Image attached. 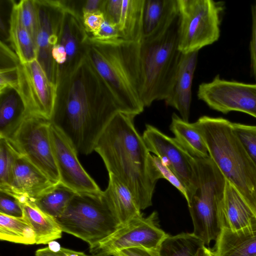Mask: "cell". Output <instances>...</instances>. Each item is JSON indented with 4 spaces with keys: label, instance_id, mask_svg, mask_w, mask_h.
Wrapping results in <instances>:
<instances>
[{
    "label": "cell",
    "instance_id": "obj_37",
    "mask_svg": "<svg viewBox=\"0 0 256 256\" xmlns=\"http://www.w3.org/2000/svg\"><path fill=\"white\" fill-rule=\"evenodd\" d=\"M122 0H105L102 14L108 22L117 26L121 15Z\"/></svg>",
    "mask_w": 256,
    "mask_h": 256
},
{
    "label": "cell",
    "instance_id": "obj_44",
    "mask_svg": "<svg viewBox=\"0 0 256 256\" xmlns=\"http://www.w3.org/2000/svg\"><path fill=\"white\" fill-rule=\"evenodd\" d=\"M50 250L54 252H58L61 248L60 244L56 241H52L48 244V246Z\"/></svg>",
    "mask_w": 256,
    "mask_h": 256
},
{
    "label": "cell",
    "instance_id": "obj_25",
    "mask_svg": "<svg viewBox=\"0 0 256 256\" xmlns=\"http://www.w3.org/2000/svg\"><path fill=\"white\" fill-rule=\"evenodd\" d=\"M27 116L15 90H8L0 94V138L10 137Z\"/></svg>",
    "mask_w": 256,
    "mask_h": 256
},
{
    "label": "cell",
    "instance_id": "obj_41",
    "mask_svg": "<svg viewBox=\"0 0 256 256\" xmlns=\"http://www.w3.org/2000/svg\"><path fill=\"white\" fill-rule=\"evenodd\" d=\"M113 256H161L158 249H150L143 247L128 248L114 254Z\"/></svg>",
    "mask_w": 256,
    "mask_h": 256
},
{
    "label": "cell",
    "instance_id": "obj_15",
    "mask_svg": "<svg viewBox=\"0 0 256 256\" xmlns=\"http://www.w3.org/2000/svg\"><path fill=\"white\" fill-rule=\"evenodd\" d=\"M50 138L60 182L76 192H98L102 190L84 168L78 152L66 135L51 124Z\"/></svg>",
    "mask_w": 256,
    "mask_h": 256
},
{
    "label": "cell",
    "instance_id": "obj_38",
    "mask_svg": "<svg viewBox=\"0 0 256 256\" xmlns=\"http://www.w3.org/2000/svg\"><path fill=\"white\" fill-rule=\"evenodd\" d=\"M82 22L86 30L91 36L95 34L100 28L105 19L102 12L83 13Z\"/></svg>",
    "mask_w": 256,
    "mask_h": 256
},
{
    "label": "cell",
    "instance_id": "obj_1",
    "mask_svg": "<svg viewBox=\"0 0 256 256\" xmlns=\"http://www.w3.org/2000/svg\"><path fill=\"white\" fill-rule=\"evenodd\" d=\"M122 109L84 56L56 86L51 123L71 142L78 154L88 155L108 124Z\"/></svg>",
    "mask_w": 256,
    "mask_h": 256
},
{
    "label": "cell",
    "instance_id": "obj_42",
    "mask_svg": "<svg viewBox=\"0 0 256 256\" xmlns=\"http://www.w3.org/2000/svg\"><path fill=\"white\" fill-rule=\"evenodd\" d=\"M251 66L253 75L256 80V10H252V38L250 42Z\"/></svg>",
    "mask_w": 256,
    "mask_h": 256
},
{
    "label": "cell",
    "instance_id": "obj_24",
    "mask_svg": "<svg viewBox=\"0 0 256 256\" xmlns=\"http://www.w3.org/2000/svg\"><path fill=\"white\" fill-rule=\"evenodd\" d=\"M145 0H122L121 15L116 26L120 38L141 42Z\"/></svg>",
    "mask_w": 256,
    "mask_h": 256
},
{
    "label": "cell",
    "instance_id": "obj_33",
    "mask_svg": "<svg viewBox=\"0 0 256 256\" xmlns=\"http://www.w3.org/2000/svg\"><path fill=\"white\" fill-rule=\"evenodd\" d=\"M151 164L154 180L156 182L160 178L166 180L180 192L188 202V196L187 190L172 170L164 164L160 158L155 155L152 154Z\"/></svg>",
    "mask_w": 256,
    "mask_h": 256
},
{
    "label": "cell",
    "instance_id": "obj_40",
    "mask_svg": "<svg viewBox=\"0 0 256 256\" xmlns=\"http://www.w3.org/2000/svg\"><path fill=\"white\" fill-rule=\"evenodd\" d=\"M35 256H89L81 252L76 251L62 247L56 252L52 251L47 246L38 249L35 252Z\"/></svg>",
    "mask_w": 256,
    "mask_h": 256
},
{
    "label": "cell",
    "instance_id": "obj_47",
    "mask_svg": "<svg viewBox=\"0 0 256 256\" xmlns=\"http://www.w3.org/2000/svg\"><path fill=\"white\" fill-rule=\"evenodd\" d=\"M255 256H256V255Z\"/></svg>",
    "mask_w": 256,
    "mask_h": 256
},
{
    "label": "cell",
    "instance_id": "obj_36",
    "mask_svg": "<svg viewBox=\"0 0 256 256\" xmlns=\"http://www.w3.org/2000/svg\"><path fill=\"white\" fill-rule=\"evenodd\" d=\"M17 64L0 66V94L11 89L16 90L17 86Z\"/></svg>",
    "mask_w": 256,
    "mask_h": 256
},
{
    "label": "cell",
    "instance_id": "obj_23",
    "mask_svg": "<svg viewBox=\"0 0 256 256\" xmlns=\"http://www.w3.org/2000/svg\"><path fill=\"white\" fill-rule=\"evenodd\" d=\"M23 216L30 222L36 237V244H46L61 238L62 228L56 219L30 201L21 204Z\"/></svg>",
    "mask_w": 256,
    "mask_h": 256
},
{
    "label": "cell",
    "instance_id": "obj_29",
    "mask_svg": "<svg viewBox=\"0 0 256 256\" xmlns=\"http://www.w3.org/2000/svg\"><path fill=\"white\" fill-rule=\"evenodd\" d=\"M0 240L23 244H36L34 231L24 217L0 213Z\"/></svg>",
    "mask_w": 256,
    "mask_h": 256
},
{
    "label": "cell",
    "instance_id": "obj_14",
    "mask_svg": "<svg viewBox=\"0 0 256 256\" xmlns=\"http://www.w3.org/2000/svg\"><path fill=\"white\" fill-rule=\"evenodd\" d=\"M142 137L149 152L160 158L180 179L189 198L196 180V158L174 138L168 136L152 125H146Z\"/></svg>",
    "mask_w": 256,
    "mask_h": 256
},
{
    "label": "cell",
    "instance_id": "obj_21",
    "mask_svg": "<svg viewBox=\"0 0 256 256\" xmlns=\"http://www.w3.org/2000/svg\"><path fill=\"white\" fill-rule=\"evenodd\" d=\"M215 242L212 249L215 256H255L256 220L239 230L221 229Z\"/></svg>",
    "mask_w": 256,
    "mask_h": 256
},
{
    "label": "cell",
    "instance_id": "obj_4",
    "mask_svg": "<svg viewBox=\"0 0 256 256\" xmlns=\"http://www.w3.org/2000/svg\"><path fill=\"white\" fill-rule=\"evenodd\" d=\"M194 124L210 158L256 214V165L235 134L232 122L204 116Z\"/></svg>",
    "mask_w": 256,
    "mask_h": 256
},
{
    "label": "cell",
    "instance_id": "obj_32",
    "mask_svg": "<svg viewBox=\"0 0 256 256\" xmlns=\"http://www.w3.org/2000/svg\"><path fill=\"white\" fill-rule=\"evenodd\" d=\"M12 2V7L15 10L20 23L28 31L36 45L38 17L36 0H22L18 2L14 1Z\"/></svg>",
    "mask_w": 256,
    "mask_h": 256
},
{
    "label": "cell",
    "instance_id": "obj_46",
    "mask_svg": "<svg viewBox=\"0 0 256 256\" xmlns=\"http://www.w3.org/2000/svg\"><path fill=\"white\" fill-rule=\"evenodd\" d=\"M255 8H256V5Z\"/></svg>",
    "mask_w": 256,
    "mask_h": 256
},
{
    "label": "cell",
    "instance_id": "obj_43",
    "mask_svg": "<svg viewBox=\"0 0 256 256\" xmlns=\"http://www.w3.org/2000/svg\"><path fill=\"white\" fill-rule=\"evenodd\" d=\"M105 0H88L84 2L82 7V12H102Z\"/></svg>",
    "mask_w": 256,
    "mask_h": 256
},
{
    "label": "cell",
    "instance_id": "obj_35",
    "mask_svg": "<svg viewBox=\"0 0 256 256\" xmlns=\"http://www.w3.org/2000/svg\"><path fill=\"white\" fill-rule=\"evenodd\" d=\"M0 213L14 217L23 216L22 208L18 200L2 192H0Z\"/></svg>",
    "mask_w": 256,
    "mask_h": 256
},
{
    "label": "cell",
    "instance_id": "obj_28",
    "mask_svg": "<svg viewBox=\"0 0 256 256\" xmlns=\"http://www.w3.org/2000/svg\"><path fill=\"white\" fill-rule=\"evenodd\" d=\"M205 244L193 232L168 236L158 248L161 256H202Z\"/></svg>",
    "mask_w": 256,
    "mask_h": 256
},
{
    "label": "cell",
    "instance_id": "obj_6",
    "mask_svg": "<svg viewBox=\"0 0 256 256\" xmlns=\"http://www.w3.org/2000/svg\"><path fill=\"white\" fill-rule=\"evenodd\" d=\"M196 158V180L187 202L193 233L206 246L220 231L218 213L224 200L226 180L210 158Z\"/></svg>",
    "mask_w": 256,
    "mask_h": 256
},
{
    "label": "cell",
    "instance_id": "obj_17",
    "mask_svg": "<svg viewBox=\"0 0 256 256\" xmlns=\"http://www.w3.org/2000/svg\"><path fill=\"white\" fill-rule=\"evenodd\" d=\"M56 184L38 168L19 154L16 160L11 184L2 192L14 196L20 204H22L28 200L33 202Z\"/></svg>",
    "mask_w": 256,
    "mask_h": 256
},
{
    "label": "cell",
    "instance_id": "obj_45",
    "mask_svg": "<svg viewBox=\"0 0 256 256\" xmlns=\"http://www.w3.org/2000/svg\"><path fill=\"white\" fill-rule=\"evenodd\" d=\"M202 256H215V255L212 249L205 246Z\"/></svg>",
    "mask_w": 256,
    "mask_h": 256
},
{
    "label": "cell",
    "instance_id": "obj_22",
    "mask_svg": "<svg viewBox=\"0 0 256 256\" xmlns=\"http://www.w3.org/2000/svg\"><path fill=\"white\" fill-rule=\"evenodd\" d=\"M104 194L116 218L122 225L132 219L142 215L132 192L124 183L112 174Z\"/></svg>",
    "mask_w": 256,
    "mask_h": 256
},
{
    "label": "cell",
    "instance_id": "obj_7",
    "mask_svg": "<svg viewBox=\"0 0 256 256\" xmlns=\"http://www.w3.org/2000/svg\"><path fill=\"white\" fill-rule=\"evenodd\" d=\"M56 220L63 232L73 235L92 247L114 232L122 224L104 194L76 192Z\"/></svg>",
    "mask_w": 256,
    "mask_h": 256
},
{
    "label": "cell",
    "instance_id": "obj_10",
    "mask_svg": "<svg viewBox=\"0 0 256 256\" xmlns=\"http://www.w3.org/2000/svg\"><path fill=\"white\" fill-rule=\"evenodd\" d=\"M158 224V214L152 212L147 217L142 214L122 225L114 232L90 248L91 256H113L122 250L143 247L158 249L168 236Z\"/></svg>",
    "mask_w": 256,
    "mask_h": 256
},
{
    "label": "cell",
    "instance_id": "obj_8",
    "mask_svg": "<svg viewBox=\"0 0 256 256\" xmlns=\"http://www.w3.org/2000/svg\"><path fill=\"white\" fill-rule=\"evenodd\" d=\"M178 48L182 54L198 52L218 40L222 6L212 0H177Z\"/></svg>",
    "mask_w": 256,
    "mask_h": 256
},
{
    "label": "cell",
    "instance_id": "obj_30",
    "mask_svg": "<svg viewBox=\"0 0 256 256\" xmlns=\"http://www.w3.org/2000/svg\"><path fill=\"white\" fill-rule=\"evenodd\" d=\"M76 193L59 182L32 202L56 219L62 214Z\"/></svg>",
    "mask_w": 256,
    "mask_h": 256
},
{
    "label": "cell",
    "instance_id": "obj_11",
    "mask_svg": "<svg viewBox=\"0 0 256 256\" xmlns=\"http://www.w3.org/2000/svg\"><path fill=\"white\" fill-rule=\"evenodd\" d=\"M16 89L27 115L41 116L50 120L56 96V86L52 82L38 62H32L17 65Z\"/></svg>",
    "mask_w": 256,
    "mask_h": 256
},
{
    "label": "cell",
    "instance_id": "obj_27",
    "mask_svg": "<svg viewBox=\"0 0 256 256\" xmlns=\"http://www.w3.org/2000/svg\"><path fill=\"white\" fill-rule=\"evenodd\" d=\"M8 40L20 63L24 64L36 59V46L28 31L20 23L15 10L12 6Z\"/></svg>",
    "mask_w": 256,
    "mask_h": 256
},
{
    "label": "cell",
    "instance_id": "obj_5",
    "mask_svg": "<svg viewBox=\"0 0 256 256\" xmlns=\"http://www.w3.org/2000/svg\"><path fill=\"white\" fill-rule=\"evenodd\" d=\"M178 14L164 33L140 43L144 108L156 100L166 101L172 94L182 54L178 48Z\"/></svg>",
    "mask_w": 256,
    "mask_h": 256
},
{
    "label": "cell",
    "instance_id": "obj_3",
    "mask_svg": "<svg viewBox=\"0 0 256 256\" xmlns=\"http://www.w3.org/2000/svg\"><path fill=\"white\" fill-rule=\"evenodd\" d=\"M140 43L121 38L98 40L90 35L86 44L85 56L122 112L134 116L144 108Z\"/></svg>",
    "mask_w": 256,
    "mask_h": 256
},
{
    "label": "cell",
    "instance_id": "obj_31",
    "mask_svg": "<svg viewBox=\"0 0 256 256\" xmlns=\"http://www.w3.org/2000/svg\"><path fill=\"white\" fill-rule=\"evenodd\" d=\"M19 154L8 139L0 138V191L4 192L10 188L16 160Z\"/></svg>",
    "mask_w": 256,
    "mask_h": 256
},
{
    "label": "cell",
    "instance_id": "obj_20",
    "mask_svg": "<svg viewBox=\"0 0 256 256\" xmlns=\"http://www.w3.org/2000/svg\"><path fill=\"white\" fill-rule=\"evenodd\" d=\"M178 16L177 0H145L142 40H152L164 33Z\"/></svg>",
    "mask_w": 256,
    "mask_h": 256
},
{
    "label": "cell",
    "instance_id": "obj_26",
    "mask_svg": "<svg viewBox=\"0 0 256 256\" xmlns=\"http://www.w3.org/2000/svg\"><path fill=\"white\" fill-rule=\"evenodd\" d=\"M170 130L177 142L192 156L196 158L209 157L204 140L194 123L186 122L174 113Z\"/></svg>",
    "mask_w": 256,
    "mask_h": 256
},
{
    "label": "cell",
    "instance_id": "obj_12",
    "mask_svg": "<svg viewBox=\"0 0 256 256\" xmlns=\"http://www.w3.org/2000/svg\"><path fill=\"white\" fill-rule=\"evenodd\" d=\"M66 1V8L56 44L52 50L58 82L70 73L85 56L90 34L84 26L81 14Z\"/></svg>",
    "mask_w": 256,
    "mask_h": 256
},
{
    "label": "cell",
    "instance_id": "obj_39",
    "mask_svg": "<svg viewBox=\"0 0 256 256\" xmlns=\"http://www.w3.org/2000/svg\"><path fill=\"white\" fill-rule=\"evenodd\" d=\"M92 37L98 40H109L120 38L116 26L104 20L100 30Z\"/></svg>",
    "mask_w": 256,
    "mask_h": 256
},
{
    "label": "cell",
    "instance_id": "obj_18",
    "mask_svg": "<svg viewBox=\"0 0 256 256\" xmlns=\"http://www.w3.org/2000/svg\"><path fill=\"white\" fill-rule=\"evenodd\" d=\"M198 52L182 54L172 92L165 101L176 108L181 118L188 122L192 100V86Z\"/></svg>",
    "mask_w": 256,
    "mask_h": 256
},
{
    "label": "cell",
    "instance_id": "obj_9",
    "mask_svg": "<svg viewBox=\"0 0 256 256\" xmlns=\"http://www.w3.org/2000/svg\"><path fill=\"white\" fill-rule=\"evenodd\" d=\"M51 124L50 120L44 118L28 115L7 139L20 155L58 184L60 177L50 141Z\"/></svg>",
    "mask_w": 256,
    "mask_h": 256
},
{
    "label": "cell",
    "instance_id": "obj_34",
    "mask_svg": "<svg viewBox=\"0 0 256 256\" xmlns=\"http://www.w3.org/2000/svg\"><path fill=\"white\" fill-rule=\"evenodd\" d=\"M234 131L256 165V126L232 122Z\"/></svg>",
    "mask_w": 256,
    "mask_h": 256
},
{
    "label": "cell",
    "instance_id": "obj_2",
    "mask_svg": "<svg viewBox=\"0 0 256 256\" xmlns=\"http://www.w3.org/2000/svg\"><path fill=\"white\" fill-rule=\"evenodd\" d=\"M136 116L119 112L98 136L94 150L102 158L108 172L130 190L140 209L152 205L156 181L152 154L135 128Z\"/></svg>",
    "mask_w": 256,
    "mask_h": 256
},
{
    "label": "cell",
    "instance_id": "obj_16",
    "mask_svg": "<svg viewBox=\"0 0 256 256\" xmlns=\"http://www.w3.org/2000/svg\"><path fill=\"white\" fill-rule=\"evenodd\" d=\"M36 3L38 17L36 60L50 80L56 86L52 50L58 39L66 8V1L36 0Z\"/></svg>",
    "mask_w": 256,
    "mask_h": 256
},
{
    "label": "cell",
    "instance_id": "obj_19",
    "mask_svg": "<svg viewBox=\"0 0 256 256\" xmlns=\"http://www.w3.org/2000/svg\"><path fill=\"white\" fill-rule=\"evenodd\" d=\"M256 214L236 189L226 180L224 200L218 213L221 229L237 231L250 226Z\"/></svg>",
    "mask_w": 256,
    "mask_h": 256
},
{
    "label": "cell",
    "instance_id": "obj_13",
    "mask_svg": "<svg viewBox=\"0 0 256 256\" xmlns=\"http://www.w3.org/2000/svg\"><path fill=\"white\" fill-rule=\"evenodd\" d=\"M197 96L215 110L240 112L256 118V84L228 80L216 75L211 82L199 85Z\"/></svg>",
    "mask_w": 256,
    "mask_h": 256
}]
</instances>
